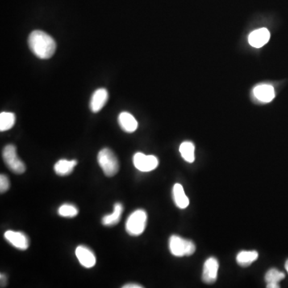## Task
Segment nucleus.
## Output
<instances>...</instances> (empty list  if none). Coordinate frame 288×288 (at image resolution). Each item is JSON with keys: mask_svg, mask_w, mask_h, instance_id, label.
I'll list each match as a JSON object with an SVG mask.
<instances>
[{"mask_svg": "<svg viewBox=\"0 0 288 288\" xmlns=\"http://www.w3.org/2000/svg\"><path fill=\"white\" fill-rule=\"evenodd\" d=\"M169 249L171 253L176 257L192 256L196 247L191 240L183 239L178 235H172L169 239Z\"/></svg>", "mask_w": 288, "mask_h": 288, "instance_id": "obj_4", "label": "nucleus"}, {"mask_svg": "<svg viewBox=\"0 0 288 288\" xmlns=\"http://www.w3.org/2000/svg\"><path fill=\"white\" fill-rule=\"evenodd\" d=\"M118 120H119L121 128L123 129V131H126V132H135L137 130V120L130 113L126 112V111L120 113Z\"/></svg>", "mask_w": 288, "mask_h": 288, "instance_id": "obj_13", "label": "nucleus"}, {"mask_svg": "<svg viewBox=\"0 0 288 288\" xmlns=\"http://www.w3.org/2000/svg\"><path fill=\"white\" fill-rule=\"evenodd\" d=\"M256 98L263 102H270L275 98V90L273 87L268 84H263L254 89Z\"/></svg>", "mask_w": 288, "mask_h": 288, "instance_id": "obj_12", "label": "nucleus"}, {"mask_svg": "<svg viewBox=\"0 0 288 288\" xmlns=\"http://www.w3.org/2000/svg\"><path fill=\"white\" fill-rule=\"evenodd\" d=\"M59 215L65 218H73L79 214V210L75 205L70 203H64L60 206L58 210Z\"/></svg>", "mask_w": 288, "mask_h": 288, "instance_id": "obj_21", "label": "nucleus"}, {"mask_svg": "<svg viewBox=\"0 0 288 288\" xmlns=\"http://www.w3.org/2000/svg\"><path fill=\"white\" fill-rule=\"evenodd\" d=\"M133 163L136 169L142 172H149L157 168L159 160L155 156H147L138 152L133 157Z\"/></svg>", "mask_w": 288, "mask_h": 288, "instance_id": "obj_6", "label": "nucleus"}, {"mask_svg": "<svg viewBox=\"0 0 288 288\" xmlns=\"http://www.w3.org/2000/svg\"><path fill=\"white\" fill-rule=\"evenodd\" d=\"M15 123L14 113L1 112L0 114V131H6L12 128Z\"/></svg>", "mask_w": 288, "mask_h": 288, "instance_id": "obj_20", "label": "nucleus"}, {"mask_svg": "<svg viewBox=\"0 0 288 288\" xmlns=\"http://www.w3.org/2000/svg\"><path fill=\"white\" fill-rule=\"evenodd\" d=\"M173 198L176 206L180 209L187 208L190 203L184 188L180 184H176L173 187Z\"/></svg>", "mask_w": 288, "mask_h": 288, "instance_id": "obj_14", "label": "nucleus"}, {"mask_svg": "<svg viewBox=\"0 0 288 288\" xmlns=\"http://www.w3.org/2000/svg\"><path fill=\"white\" fill-rule=\"evenodd\" d=\"M2 159L9 169L15 174H23L26 171L25 164L18 157L16 147L12 144H9L4 147V149L2 151Z\"/></svg>", "mask_w": 288, "mask_h": 288, "instance_id": "obj_5", "label": "nucleus"}, {"mask_svg": "<svg viewBox=\"0 0 288 288\" xmlns=\"http://www.w3.org/2000/svg\"><path fill=\"white\" fill-rule=\"evenodd\" d=\"M108 99V93L104 88H100L95 92L91 99L90 107L92 112L97 113L102 110Z\"/></svg>", "mask_w": 288, "mask_h": 288, "instance_id": "obj_11", "label": "nucleus"}, {"mask_svg": "<svg viewBox=\"0 0 288 288\" xmlns=\"http://www.w3.org/2000/svg\"><path fill=\"white\" fill-rule=\"evenodd\" d=\"M4 238L13 247L21 251H26L30 245L28 237L23 232L7 231L5 232Z\"/></svg>", "mask_w": 288, "mask_h": 288, "instance_id": "obj_8", "label": "nucleus"}, {"mask_svg": "<svg viewBox=\"0 0 288 288\" xmlns=\"http://www.w3.org/2000/svg\"><path fill=\"white\" fill-rule=\"evenodd\" d=\"M285 278L284 272H280L277 269L272 268L268 271L265 275V281L267 283V288H279L280 281Z\"/></svg>", "mask_w": 288, "mask_h": 288, "instance_id": "obj_17", "label": "nucleus"}, {"mask_svg": "<svg viewBox=\"0 0 288 288\" xmlns=\"http://www.w3.org/2000/svg\"><path fill=\"white\" fill-rule=\"evenodd\" d=\"M76 256L80 264L86 268H92L96 265V258L94 252L86 246H78L76 249Z\"/></svg>", "mask_w": 288, "mask_h": 288, "instance_id": "obj_9", "label": "nucleus"}, {"mask_svg": "<svg viewBox=\"0 0 288 288\" xmlns=\"http://www.w3.org/2000/svg\"><path fill=\"white\" fill-rule=\"evenodd\" d=\"M147 215L145 210L139 209L131 213L126 222V231L131 236L142 235L147 226Z\"/></svg>", "mask_w": 288, "mask_h": 288, "instance_id": "obj_3", "label": "nucleus"}, {"mask_svg": "<svg viewBox=\"0 0 288 288\" xmlns=\"http://www.w3.org/2000/svg\"><path fill=\"white\" fill-rule=\"evenodd\" d=\"M123 288H142L143 286H140L139 284H125L124 286H123Z\"/></svg>", "mask_w": 288, "mask_h": 288, "instance_id": "obj_23", "label": "nucleus"}, {"mask_svg": "<svg viewBox=\"0 0 288 288\" xmlns=\"http://www.w3.org/2000/svg\"><path fill=\"white\" fill-rule=\"evenodd\" d=\"M219 271V262L215 258H209L205 262L202 271V281L206 284L216 282Z\"/></svg>", "mask_w": 288, "mask_h": 288, "instance_id": "obj_7", "label": "nucleus"}, {"mask_svg": "<svg viewBox=\"0 0 288 288\" xmlns=\"http://www.w3.org/2000/svg\"><path fill=\"white\" fill-rule=\"evenodd\" d=\"M285 268H286L287 272L288 273V260H287L286 263H285Z\"/></svg>", "mask_w": 288, "mask_h": 288, "instance_id": "obj_25", "label": "nucleus"}, {"mask_svg": "<svg viewBox=\"0 0 288 288\" xmlns=\"http://www.w3.org/2000/svg\"><path fill=\"white\" fill-rule=\"evenodd\" d=\"M258 257L259 254L256 251H243L238 254L236 261L241 267H248L256 261Z\"/></svg>", "mask_w": 288, "mask_h": 288, "instance_id": "obj_18", "label": "nucleus"}, {"mask_svg": "<svg viewBox=\"0 0 288 288\" xmlns=\"http://www.w3.org/2000/svg\"><path fill=\"white\" fill-rule=\"evenodd\" d=\"M270 39V32L267 28H260L250 34L248 41L252 47L260 48Z\"/></svg>", "mask_w": 288, "mask_h": 288, "instance_id": "obj_10", "label": "nucleus"}, {"mask_svg": "<svg viewBox=\"0 0 288 288\" xmlns=\"http://www.w3.org/2000/svg\"><path fill=\"white\" fill-rule=\"evenodd\" d=\"M180 152L183 159L188 163L194 161V145L192 142H184L180 147Z\"/></svg>", "mask_w": 288, "mask_h": 288, "instance_id": "obj_19", "label": "nucleus"}, {"mask_svg": "<svg viewBox=\"0 0 288 288\" xmlns=\"http://www.w3.org/2000/svg\"><path fill=\"white\" fill-rule=\"evenodd\" d=\"M98 163L103 173L108 177L115 176L119 172L118 159L114 152L109 148H103L98 152Z\"/></svg>", "mask_w": 288, "mask_h": 288, "instance_id": "obj_2", "label": "nucleus"}, {"mask_svg": "<svg viewBox=\"0 0 288 288\" xmlns=\"http://www.w3.org/2000/svg\"><path fill=\"white\" fill-rule=\"evenodd\" d=\"M28 44L34 55L47 60L55 54L56 43L52 37L42 31H34L29 36Z\"/></svg>", "mask_w": 288, "mask_h": 288, "instance_id": "obj_1", "label": "nucleus"}, {"mask_svg": "<svg viewBox=\"0 0 288 288\" xmlns=\"http://www.w3.org/2000/svg\"><path fill=\"white\" fill-rule=\"evenodd\" d=\"M10 188V180L7 178V176L5 175L0 176V192L1 194H3L7 192Z\"/></svg>", "mask_w": 288, "mask_h": 288, "instance_id": "obj_22", "label": "nucleus"}, {"mask_svg": "<svg viewBox=\"0 0 288 288\" xmlns=\"http://www.w3.org/2000/svg\"><path fill=\"white\" fill-rule=\"evenodd\" d=\"M123 206L120 202H116L114 205V211L110 215H106L103 216L102 219V224L106 227H112L117 223H119L120 221L121 216L123 214Z\"/></svg>", "mask_w": 288, "mask_h": 288, "instance_id": "obj_15", "label": "nucleus"}, {"mask_svg": "<svg viewBox=\"0 0 288 288\" xmlns=\"http://www.w3.org/2000/svg\"><path fill=\"white\" fill-rule=\"evenodd\" d=\"M76 165V160H60L54 166V170L58 176H67L72 174Z\"/></svg>", "mask_w": 288, "mask_h": 288, "instance_id": "obj_16", "label": "nucleus"}, {"mask_svg": "<svg viewBox=\"0 0 288 288\" xmlns=\"http://www.w3.org/2000/svg\"><path fill=\"white\" fill-rule=\"evenodd\" d=\"M0 280H1V288L6 286V277L4 274L0 275Z\"/></svg>", "mask_w": 288, "mask_h": 288, "instance_id": "obj_24", "label": "nucleus"}]
</instances>
